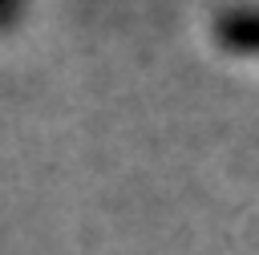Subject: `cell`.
Segmentation results:
<instances>
[{
	"label": "cell",
	"mask_w": 259,
	"mask_h": 255,
	"mask_svg": "<svg viewBox=\"0 0 259 255\" xmlns=\"http://www.w3.org/2000/svg\"><path fill=\"white\" fill-rule=\"evenodd\" d=\"M214 40H219L227 53H259V8L235 4V8L219 12V20H214Z\"/></svg>",
	"instance_id": "1"
},
{
	"label": "cell",
	"mask_w": 259,
	"mask_h": 255,
	"mask_svg": "<svg viewBox=\"0 0 259 255\" xmlns=\"http://www.w3.org/2000/svg\"><path fill=\"white\" fill-rule=\"evenodd\" d=\"M24 0H0V32H12V28H20V20H24Z\"/></svg>",
	"instance_id": "2"
}]
</instances>
